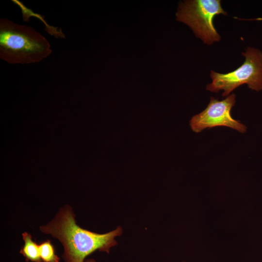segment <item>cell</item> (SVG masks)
I'll return each mask as SVG.
<instances>
[{
	"instance_id": "ba28073f",
	"label": "cell",
	"mask_w": 262,
	"mask_h": 262,
	"mask_svg": "<svg viewBox=\"0 0 262 262\" xmlns=\"http://www.w3.org/2000/svg\"><path fill=\"white\" fill-rule=\"evenodd\" d=\"M84 262H96V261L94 259H90L85 260Z\"/></svg>"
},
{
	"instance_id": "277c9868",
	"label": "cell",
	"mask_w": 262,
	"mask_h": 262,
	"mask_svg": "<svg viewBox=\"0 0 262 262\" xmlns=\"http://www.w3.org/2000/svg\"><path fill=\"white\" fill-rule=\"evenodd\" d=\"M219 14L227 15L220 0H184L179 3L176 20L189 26L205 43L212 45L221 39L213 23L214 17Z\"/></svg>"
},
{
	"instance_id": "6da1fadb",
	"label": "cell",
	"mask_w": 262,
	"mask_h": 262,
	"mask_svg": "<svg viewBox=\"0 0 262 262\" xmlns=\"http://www.w3.org/2000/svg\"><path fill=\"white\" fill-rule=\"evenodd\" d=\"M71 207L61 208L54 219L40 227V230L58 239L62 244V255L65 262H84L85 258L95 251L109 253L110 249L117 244L115 240L123 229L120 226L104 234H98L81 228L76 224Z\"/></svg>"
},
{
	"instance_id": "8992f818",
	"label": "cell",
	"mask_w": 262,
	"mask_h": 262,
	"mask_svg": "<svg viewBox=\"0 0 262 262\" xmlns=\"http://www.w3.org/2000/svg\"><path fill=\"white\" fill-rule=\"evenodd\" d=\"M22 235L24 244L20 250V253L25 258L27 262H42L40 256L39 245L32 240L30 233L24 232Z\"/></svg>"
},
{
	"instance_id": "7a4b0ae2",
	"label": "cell",
	"mask_w": 262,
	"mask_h": 262,
	"mask_svg": "<svg viewBox=\"0 0 262 262\" xmlns=\"http://www.w3.org/2000/svg\"><path fill=\"white\" fill-rule=\"evenodd\" d=\"M48 40L31 26L0 19V58L10 64L41 62L51 53Z\"/></svg>"
},
{
	"instance_id": "5b68a950",
	"label": "cell",
	"mask_w": 262,
	"mask_h": 262,
	"mask_svg": "<svg viewBox=\"0 0 262 262\" xmlns=\"http://www.w3.org/2000/svg\"><path fill=\"white\" fill-rule=\"evenodd\" d=\"M235 95L232 94L225 99L219 100L211 97L204 110L192 117L190 125L192 131L199 132L203 130L218 126H225L244 133L246 126L239 121L233 119L230 111L235 103Z\"/></svg>"
},
{
	"instance_id": "3957f363",
	"label": "cell",
	"mask_w": 262,
	"mask_h": 262,
	"mask_svg": "<svg viewBox=\"0 0 262 262\" xmlns=\"http://www.w3.org/2000/svg\"><path fill=\"white\" fill-rule=\"evenodd\" d=\"M242 54L246 58L244 63L235 70L228 73H219L212 70V82L206 89L217 93L223 90V97L227 96L240 85L247 84L248 87L257 91L262 89V52L257 49L248 47Z\"/></svg>"
},
{
	"instance_id": "52a82bcc",
	"label": "cell",
	"mask_w": 262,
	"mask_h": 262,
	"mask_svg": "<svg viewBox=\"0 0 262 262\" xmlns=\"http://www.w3.org/2000/svg\"><path fill=\"white\" fill-rule=\"evenodd\" d=\"M39 247L40 258L43 262H59L60 258L55 254L54 246L49 240L41 242Z\"/></svg>"
}]
</instances>
